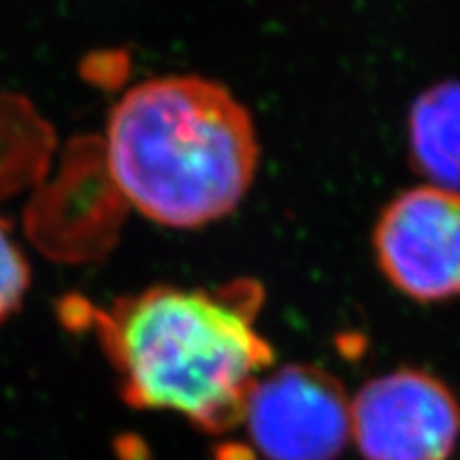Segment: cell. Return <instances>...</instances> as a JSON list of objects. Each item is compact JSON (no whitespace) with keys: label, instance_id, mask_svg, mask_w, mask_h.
Returning a JSON list of instances; mask_svg holds the SVG:
<instances>
[{"label":"cell","instance_id":"cell-6","mask_svg":"<svg viewBox=\"0 0 460 460\" xmlns=\"http://www.w3.org/2000/svg\"><path fill=\"white\" fill-rule=\"evenodd\" d=\"M410 158L430 186L460 190V79L435 84L413 101Z\"/></svg>","mask_w":460,"mask_h":460},{"label":"cell","instance_id":"cell-5","mask_svg":"<svg viewBox=\"0 0 460 460\" xmlns=\"http://www.w3.org/2000/svg\"><path fill=\"white\" fill-rule=\"evenodd\" d=\"M243 424L267 460H335L352 437V401L329 371L288 365L256 384Z\"/></svg>","mask_w":460,"mask_h":460},{"label":"cell","instance_id":"cell-3","mask_svg":"<svg viewBox=\"0 0 460 460\" xmlns=\"http://www.w3.org/2000/svg\"><path fill=\"white\" fill-rule=\"evenodd\" d=\"M379 271L405 296H460V190L420 186L384 207L373 233Z\"/></svg>","mask_w":460,"mask_h":460},{"label":"cell","instance_id":"cell-2","mask_svg":"<svg viewBox=\"0 0 460 460\" xmlns=\"http://www.w3.org/2000/svg\"><path fill=\"white\" fill-rule=\"evenodd\" d=\"M109 175L147 220L200 228L237 209L258 171L254 119L226 85L200 75L137 84L107 119Z\"/></svg>","mask_w":460,"mask_h":460},{"label":"cell","instance_id":"cell-4","mask_svg":"<svg viewBox=\"0 0 460 460\" xmlns=\"http://www.w3.org/2000/svg\"><path fill=\"white\" fill-rule=\"evenodd\" d=\"M352 437L365 460H447L460 439V401L433 373L396 369L356 394Z\"/></svg>","mask_w":460,"mask_h":460},{"label":"cell","instance_id":"cell-1","mask_svg":"<svg viewBox=\"0 0 460 460\" xmlns=\"http://www.w3.org/2000/svg\"><path fill=\"white\" fill-rule=\"evenodd\" d=\"M261 305L262 288L237 279L217 290L152 286L82 312L128 405L226 433L243 424L258 376L275 356L254 326Z\"/></svg>","mask_w":460,"mask_h":460},{"label":"cell","instance_id":"cell-7","mask_svg":"<svg viewBox=\"0 0 460 460\" xmlns=\"http://www.w3.org/2000/svg\"><path fill=\"white\" fill-rule=\"evenodd\" d=\"M31 288V267L11 234L9 224L0 217V324L22 307Z\"/></svg>","mask_w":460,"mask_h":460}]
</instances>
